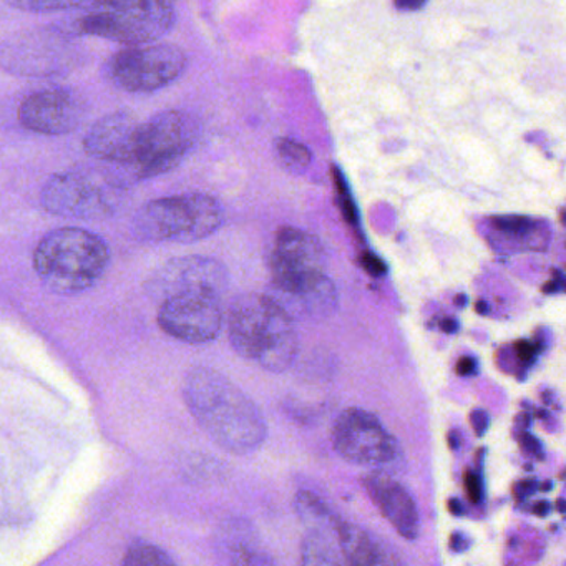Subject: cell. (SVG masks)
I'll list each match as a JSON object with an SVG mask.
<instances>
[{
	"label": "cell",
	"mask_w": 566,
	"mask_h": 566,
	"mask_svg": "<svg viewBox=\"0 0 566 566\" xmlns=\"http://www.w3.org/2000/svg\"><path fill=\"white\" fill-rule=\"evenodd\" d=\"M228 337L234 353L271 373L290 369L300 353L293 316L266 294L234 300L228 314Z\"/></svg>",
	"instance_id": "3957f363"
},
{
	"label": "cell",
	"mask_w": 566,
	"mask_h": 566,
	"mask_svg": "<svg viewBox=\"0 0 566 566\" xmlns=\"http://www.w3.org/2000/svg\"><path fill=\"white\" fill-rule=\"evenodd\" d=\"M144 122L128 112H115L101 118L85 135L84 148L88 157L117 165L125 171L137 157Z\"/></svg>",
	"instance_id": "5bb4252c"
},
{
	"label": "cell",
	"mask_w": 566,
	"mask_h": 566,
	"mask_svg": "<svg viewBox=\"0 0 566 566\" xmlns=\"http://www.w3.org/2000/svg\"><path fill=\"white\" fill-rule=\"evenodd\" d=\"M533 510H535L536 515L545 516L546 513H548L549 505L546 502H542V503H538V505H536L535 509H533Z\"/></svg>",
	"instance_id": "f546056e"
},
{
	"label": "cell",
	"mask_w": 566,
	"mask_h": 566,
	"mask_svg": "<svg viewBox=\"0 0 566 566\" xmlns=\"http://www.w3.org/2000/svg\"><path fill=\"white\" fill-rule=\"evenodd\" d=\"M427 0H394L397 9L400 11H419L426 6Z\"/></svg>",
	"instance_id": "484cf974"
},
{
	"label": "cell",
	"mask_w": 566,
	"mask_h": 566,
	"mask_svg": "<svg viewBox=\"0 0 566 566\" xmlns=\"http://www.w3.org/2000/svg\"><path fill=\"white\" fill-rule=\"evenodd\" d=\"M158 324L168 336L184 343H210L223 327L221 297L207 293L167 297L160 303Z\"/></svg>",
	"instance_id": "8fae6325"
},
{
	"label": "cell",
	"mask_w": 566,
	"mask_h": 566,
	"mask_svg": "<svg viewBox=\"0 0 566 566\" xmlns=\"http://www.w3.org/2000/svg\"><path fill=\"white\" fill-rule=\"evenodd\" d=\"M364 485L377 509L397 533L403 538L416 539L419 535V510L410 493L382 472L367 475Z\"/></svg>",
	"instance_id": "9a60e30c"
},
{
	"label": "cell",
	"mask_w": 566,
	"mask_h": 566,
	"mask_svg": "<svg viewBox=\"0 0 566 566\" xmlns=\"http://www.w3.org/2000/svg\"><path fill=\"white\" fill-rule=\"evenodd\" d=\"M457 323L453 319H446L442 323V331H446V333L452 334L457 331Z\"/></svg>",
	"instance_id": "f1b7e54d"
},
{
	"label": "cell",
	"mask_w": 566,
	"mask_h": 566,
	"mask_svg": "<svg viewBox=\"0 0 566 566\" xmlns=\"http://www.w3.org/2000/svg\"><path fill=\"white\" fill-rule=\"evenodd\" d=\"M493 227L506 234H523L533 227L528 218L523 217H500L493 220Z\"/></svg>",
	"instance_id": "44dd1931"
},
{
	"label": "cell",
	"mask_w": 566,
	"mask_h": 566,
	"mask_svg": "<svg viewBox=\"0 0 566 566\" xmlns=\"http://www.w3.org/2000/svg\"><path fill=\"white\" fill-rule=\"evenodd\" d=\"M84 114L82 98L67 88L35 92L19 107L21 124L41 135L71 134L81 125Z\"/></svg>",
	"instance_id": "4fadbf2b"
},
{
	"label": "cell",
	"mask_w": 566,
	"mask_h": 566,
	"mask_svg": "<svg viewBox=\"0 0 566 566\" xmlns=\"http://www.w3.org/2000/svg\"><path fill=\"white\" fill-rule=\"evenodd\" d=\"M42 205L57 217L105 220L120 205V184L105 175L64 171L45 184Z\"/></svg>",
	"instance_id": "ba28073f"
},
{
	"label": "cell",
	"mask_w": 566,
	"mask_h": 566,
	"mask_svg": "<svg viewBox=\"0 0 566 566\" xmlns=\"http://www.w3.org/2000/svg\"><path fill=\"white\" fill-rule=\"evenodd\" d=\"M475 310L479 311V313H483V311L486 310V306L483 303H479L476 304Z\"/></svg>",
	"instance_id": "836d02e7"
},
{
	"label": "cell",
	"mask_w": 566,
	"mask_h": 566,
	"mask_svg": "<svg viewBox=\"0 0 566 566\" xmlns=\"http://www.w3.org/2000/svg\"><path fill=\"white\" fill-rule=\"evenodd\" d=\"M177 0H95L78 31L125 45L151 44L174 28Z\"/></svg>",
	"instance_id": "8992f818"
},
{
	"label": "cell",
	"mask_w": 566,
	"mask_h": 566,
	"mask_svg": "<svg viewBox=\"0 0 566 566\" xmlns=\"http://www.w3.org/2000/svg\"><path fill=\"white\" fill-rule=\"evenodd\" d=\"M184 396L191 416L221 449L247 455L266 439L263 413L223 374L197 367L185 380Z\"/></svg>",
	"instance_id": "7a4b0ae2"
},
{
	"label": "cell",
	"mask_w": 566,
	"mask_h": 566,
	"mask_svg": "<svg viewBox=\"0 0 566 566\" xmlns=\"http://www.w3.org/2000/svg\"><path fill=\"white\" fill-rule=\"evenodd\" d=\"M333 443L343 459L379 472L392 469L402 460L397 440L376 416L363 409L340 413L334 423Z\"/></svg>",
	"instance_id": "9c48e42d"
},
{
	"label": "cell",
	"mask_w": 566,
	"mask_h": 566,
	"mask_svg": "<svg viewBox=\"0 0 566 566\" xmlns=\"http://www.w3.org/2000/svg\"><path fill=\"white\" fill-rule=\"evenodd\" d=\"M556 506H558L559 512L566 513V502H565V500H558V503H556Z\"/></svg>",
	"instance_id": "1f68e13d"
},
{
	"label": "cell",
	"mask_w": 566,
	"mask_h": 566,
	"mask_svg": "<svg viewBox=\"0 0 566 566\" xmlns=\"http://www.w3.org/2000/svg\"><path fill=\"white\" fill-rule=\"evenodd\" d=\"M174 563L175 559L167 552L147 543L132 546L124 558V565L130 566H164L174 565Z\"/></svg>",
	"instance_id": "d6986e66"
},
{
	"label": "cell",
	"mask_w": 566,
	"mask_h": 566,
	"mask_svg": "<svg viewBox=\"0 0 566 566\" xmlns=\"http://www.w3.org/2000/svg\"><path fill=\"white\" fill-rule=\"evenodd\" d=\"M516 356L523 360V363H532L535 359L536 347L533 346L528 340H520L515 344Z\"/></svg>",
	"instance_id": "603a6c76"
},
{
	"label": "cell",
	"mask_w": 566,
	"mask_h": 566,
	"mask_svg": "<svg viewBox=\"0 0 566 566\" xmlns=\"http://www.w3.org/2000/svg\"><path fill=\"white\" fill-rule=\"evenodd\" d=\"M111 263V248L84 228H59L35 248L34 268L52 293L75 296L91 290Z\"/></svg>",
	"instance_id": "277c9868"
},
{
	"label": "cell",
	"mask_w": 566,
	"mask_h": 566,
	"mask_svg": "<svg viewBox=\"0 0 566 566\" xmlns=\"http://www.w3.org/2000/svg\"><path fill=\"white\" fill-rule=\"evenodd\" d=\"M274 150H276L281 164L291 171L304 170L313 160L310 148L293 138H277Z\"/></svg>",
	"instance_id": "ac0fdd59"
},
{
	"label": "cell",
	"mask_w": 566,
	"mask_h": 566,
	"mask_svg": "<svg viewBox=\"0 0 566 566\" xmlns=\"http://www.w3.org/2000/svg\"><path fill=\"white\" fill-rule=\"evenodd\" d=\"M472 426L479 436H482L483 430L486 429V413L483 410H473Z\"/></svg>",
	"instance_id": "4316f807"
},
{
	"label": "cell",
	"mask_w": 566,
	"mask_h": 566,
	"mask_svg": "<svg viewBox=\"0 0 566 566\" xmlns=\"http://www.w3.org/2000/svg\"><path fill=\"white\" fill-rule=\"evenodd\" d=\"M449 510L450 513H453V515H459L460 512H462V506H460V503L457 502V500H450L449 502Z\"/></svg>",
	"instance_id": "4dcf8cb0"
},
{
	"label": "cell",
	"mask_w": 566,
	"mask_h": 566,
	"mask_svg": "<svg viewBox=\"0 0 566 566\" xmlns=\"http://www.w3.org/2000/svg\"><path fill=\"white\" fill-rule=\"evenodd\" d=\"M187 69V55L168 44L132 45L112 59V81L127 92L148 94L174 84Z\"/></svg>",
	"instance_id": "30bf717a"
},
{
	"label": "cell",
	"mask_w": 566,
	"mask_h": 566,
	"mask_svg": "<svg viewBox=\"0 0 566 566\" xmlns=\"http://www.w3.org/2000/svg\"><path fill=\"white\" fill-rule=\"evenodd\" d=\"M296 510L303 522L311 526V528H337V525L340 523V520L336 518L326 509V505L310 492H301L296 496Z\"/></svg>",
	"instance_id": "e0dca14e"
},
{
	"label": "cell",
	"mask_w": 566,
	"mask_h": 566,
	"mask_svg": "<svg viewBox=\"0 0 566 566\" xmlns=\"http://www.w3.org/2000/svg\"><path fill=\"white\" fill-rule=\"evenodd\" d=\"M337 545L347 565H382L389 559L380 552L379 546L369 538L359 526L340 522L337 526Z\"/></svg>",
	"instance_id": "2e32d148"
},
{
	"label": "cell",
	"mask_w": 566,
	"mask_h": 566,
	"mask_svg": "<svg viewBox=\"0 0 566 566\" xmlns=\"http://www.w3.org/2000/svg\"><path fill=\"white\" fill-rule=\"evenodd\" d=\"M363 261L364 268H366L370 274H374V276H379V274H384L387 271L386 264H384L379 258L374 256V254H366V256L363 258Z\"/></svg>",
	"instance_id": "cb8c5ba5"
},
{
	"label": "cell",
	"mask_w": 566,
	"mask_h": 566,
	"mask_svg": "<svg viewBox=\"0 0 566 566\" xmlns=\"http://www.w3.org/2000/svg\"><path fill=\"white\" fill-rule=\"evenodd\" d=\"M11 8L24 12H59L71 11L85 4H94L95 0H6Z\"/></svg>",
	"instance_id": "ffe728a7"
},
{
	"label": "cell",
	"mask_w": 566,
	"mask_h": 566,
	"mask_svg": "<svg viewBox=\"0 0 566 566\" xmlns=\"http://www.w3.org/2000/svg\"><path fill=\"white\" fill-rule=\"evenodd\" d=\"M555 287H556V283H548V284H545V287H543V291H545V293H549V291H555Z\"/></svg>",
	"instance_id": "d6a6232c"
},
{
	"label": "cell",
	"mask_w": 566,
	"mask_h": 566,
	"mask_svg": "<svg viewBox=\"0 0 566 566\" xmlns=\"http://www.w3.org/2000/svg\"><path fill=\"white\" fill-rule=\"evenodd\" d=\"M473 373V360L470 357H462V359L457 363V374L459 376H469V374Z\"/></svg>",
	"instance_id": "83f0119b"
},
{
	"label": "cell",
	"mask_w": 566,
	"mask_h": 566,
	"mask_svg": "<svg viewBox=\"0 0 566 566\" xmlns=\"http://www.w3.org/2000/svg\"><path fill=\"white\" fill-rule=\"evenodd\" d=\"M520 443H522L523 450H526V452L538 455L539 443L535 437L530 436V433H522V436H520Z\"/></svg>",
	"instance_id": "d4e9b609"
},
{
	"label": "cell",
	"mask_w": 566,
	"mask_h": 566,
	"mask_svg": "<svg viewBox=\"0 0 566 566\" xmlns=\"http://www.w3.org/2000/svg\"><path fill=\"white\" fill-rule=\"evenodd\" d=\"M227 268L213 258L185 256L168 261L148 281V293L157 301L177 294L207 293L223 296Z\"/></svg>",
	"instance_id": "7c38bea8"
},
{
	"label": "cell",
	"mask_w": 566,
	"mask_h": 566,
	"mask_svg": "<svg viewBox=\"0 0 566 566\" xmlns=\"http://www.w3.org/2000/svg\"><path fill=\"white\" fill-rule=\"evenodd\" d=\"M274 300L293 317L331 316L337 293L326 274V254L314 234L284 227L274 238L270 254Z\"/></svg>",
	"instance_id": "6da1fadb"
},
{
	"label": "cell",
	"mask_w": 566,
	"mask_h": 566,
	"mask_svg": "<svg viewBox=\"0 0 566 566\" xmlns=\"http://www.w3.org/2000/svg\"><path fill=\"white\" fill-rule=\"evenodd\" d=\"M563 223H566V214L563 217Z\"/></svg>",
	"instance_id": "e575fe53"
},
{
	"label": "cell",
	"mask_w": 566,
	"mask_h": 566,
	"mask_svg": "<svg viewBox=\"0 0 566 566\" xmlns=\"http://www.w3.org/2000/svg\"><path fill=\"white\" fill-rule=\"evenodd\" d=\"M465 492L473 503L480 502L482 499V480L476 473H465Z\"/></svg>",
	"instance_id": "7402d4cb"
},
{
	"label": "cell",
	"mask_w": 566,
	"mask_h": 566,
	"mask_svg": "<svg viewBox=\"0 0 566 566\" xmlns=\"http://www.w3.org/2000/svg\"><path fill=\"white\" fill-rule=\"evenodd\" d=\"M200 140V124L187 112L167 111L144 122L137 157L127 174L135 180L158 177L181 164Z\"/></svg>",
	"instance_id": "52a82bcc"
},
{
	"label": "cell",
	"mask_w": 566,
	"mask_h": 566,
	"mask_svg": "<svg viewBox=\"0 0 566 566\" xmlns=\"http://www.w3.org/2000/svg\"><path fill=\"white\" fill-rule=\"evenodd\" d=\"M223 221L217 198L184 193L144 205L135 217L134 231L151 243H195L217 233Z\"/></svg>",
	"instance_id": "5b68a950"
}]
</instances>
